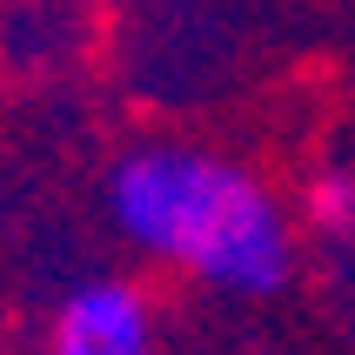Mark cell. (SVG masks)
<instances>
[{"label": "cell", "instance_id": "6da1fadb", "mask_svg": "<svg viewBox=\"0 0 355 355\" xmlns=\"http://www.w3.org/2000/svg\"><path fill=\"white\" fill-rule=\"evenodd\" d=\"M101 201L141 261L228 302L282 295L302 261V221L268 188V175L201 141L121 148Z\"/></svg>", "mask_w": 355, "mask_h": 355}, {"label": "cell", "instance_id": "7a4b0ae2", "mask_svg": "<svg viewBox=\"0 0 355 355\" xmlns=\"http://www.w3.org/2000/svg\"><path fill=\"white\" fill-rule=\"evenodd\" d=\"M40 355H161V315L128 275H87L54 302Z\"/></svg>", "mask_w": 355, "mask_h": 355}, {"label": "cell", "instance_id": "3957f363", "mask_svg": "<svg viewBox=\"0 0 355 355\" xmlns=\"http://www.w3.org/2000/svg\"><path fill=\"white\" fill-rule=\"evenodd\" d=\"M302 228L322 248L355 255V168H315L302 188Z\"/></svg>", "mask_w": 355, "mask_h": 355}]
</instances>
